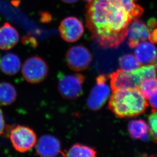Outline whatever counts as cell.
Segmentation results:
<instances>
[{
  "mask_svg": "<svg viewBox=\"0 0 157 157\" xmlns=\"http://www.w3.org/2000/svg\"><path fill=\"white\" fill-rule=\"evenodd\" d=\"M148 105L139 87H129L113 91L108 108L117 117L123 118L144 113Z\"/></svg>",
  "mask_w": 157,
  "mask_h": 157,
  "instance_id": "obj_2",
  "label": "cell"
},
{
  "mask_svg": "<svg viewBox=\"0 0 157 157\" xmlns=\"http://www.w3.org/2000/svg\"><path fill=\"white\" fill-rule=\"evenodd\" d=\"M85 1L87 2V3H89V2H90L92 1V0H85Z\"/></svg>",
  "mask_w": 157,
  "mask_h": 157,
  "instance_id": "obj_31",
  "label": "cell"
},
{
  "mask_svg": "<svg viewBox=\"0 0 157 157\" xmlns=\"http://www.w3.org/2000/svg\"><path fill=\"white\" fill-rule=\"evenodd\" d=\"M5 123L3 111L0 108V136L3 133L5 129Z\"/></svg>",
  "mask_w": 157,
  "mask_h": 157,
  "instance_id": "obj_26",
  "label": "cell"
},
{
  "mask_svg": "<svg viewBox=\"0 0 157 157\" xmlns=\"http://www.w3.org/2000/svg\"><path fill=\"white\" fill-rule=\"evenodd\" d=\"M58 83V90L61 96L66 99L74 100L83 93L82 85L85 77L82 74H65L60 73Z\"/></svg>",
  "mask_w": 157,
  "mask_h": 157,
  "instance_id": "obj_3",
  "label": "cell"
},
{
  "mask_svg": "<svg viewBox=\"0 0 157 157\" xmlns=\"http://www.w3.org/2000/svg\"><path fill=\"white\" fill-rule=\"evenodd\" d=\"M148 123L150 135L157 144V110H152V113L148 117Z\"/></svg>",
  "mask_w": 157,
  "mask_h": 157,
  "instance_id": "obj_22",
  "label": "cell"
},
{
  "mask_svg": "<svg viewBox=\"0 0 157 157\" xmlns=\"http://www.w3.org/2000/svg\"><path fill=\"white\" fill-rule=\"evenodd\" d=\"M136 48L135 56L140 64L148 65L154 63L157 58V50L153 44L144 41Z\"/></svg>",
  "mask_w": 157,
  "mask_h": 157,
  "instance_id": "obj_13",
  "label": "cell"
},
{
  "mask_svg": "<svg viewBox=\"0 0 157 157\" xmlns=\"http://www.w3.org/2000/svg\"><path fill=\"white\" fill-rule=\"evenodd\" d=\"M148 39L151 43H157V28L155 29L153 31L151 32L148 37Z\"/></svg>",
  "mask_w": 157,
  "mask_h": 157,
  "instance_id": "obj_27",
  "label": "cell"
},
{
  "mask_svg": "<svg viewBox=\"0 0 157 157\" xmlns=\"http://www.w3.org/2000/svg\"><path fill=\"white\" fill-rule=\"evenodd\" d=\"M21 73L25 79L29 83L37 84L43 82L48 77V67L42 58L32 56L24 63Z\"/></svg>",
  "mask_w": 157,
  "mask_h": 157,
  "instance_id": "obj_4",
  "label": "cell"
},
{
  "mask_svg": "<svg viewBox=\"0 0 157 157\" xmlns=\"http://www.w3.org/2000/svg\"><path fill=\"white\" fill-rule=\"evenodd\" d=\"M97 151L91 147L76 144L72 146L64 156L68 157H96Z\"/></svg>",
  "mask_w": 157,
  "mask_h": 157,
  "instance_id": "obj_19",
  "label": "cell"
},
{
  "mask_svg": "<svg viewBox=\"0 0 157 157\" xmlns=\"http://www.w3.org/2000/svg\"><path fill=\"white\" fill-rule=\"evenodd\" d=\"M113 91L119 89L137 87L132 72L119 69L110 75Z\"/></svg>",
  "mask_w": 157,
  "mask_h": 157,
  "instance_id": "obj_11",
  "label": "cell"
},
{
  "mask_svg": "<svg viewBox=\"0 0 157 157\" xmlns=\"http://www.w3.org/2000/svg\"><path fill=\"white\" fill-rule=\"evenodd\" d=\"M17 91L15 87L8 82H0V105L8 106L17 99Z\"/></svg>",
  "mask_w": 157,
  "mask_h": 157,
  "instance_id": "obj_16",
  "label": "cell"
},
{
  "mask_svg": "<svg viewBox=\"0 0 157 157\" xmlns=\"http://www.w3.org/2000/svg\"><path fill=\"white\" fill-rule=\"evenodd\" d=\"M157 70L154 65H147L140 67L137 70L132 71L137 87H139L144 80L157 76Z\"/></svg>",
  "mask_w": 157,
  "mask_h": 157,
  "instance_id": "obj_17",
  "label": "cell"
},
{
  "mask_svg": "<svg viewBox=\"0 0 157 157\" xmlns=\"http://www.w3.org/2000/svg\"><path fill=\"white\" fill-rule=\"evenodd\" d=\"M119 64L122 69L130 72L137 70L141 65L136 57L131 54H126L121 57Z\"/></svg>",
  "mask_w": 157,
  "mask_h": 157,
  "instance_id": "obj_20",
  "label": "cell"
},
{
  "mask_svg": "<svg viewBox=\"0 0 157 157\" xmlns=\"http://www.w3.org/2000/svg\"><path fill=\"white\" fill-rule=\"evenodd\" d=\"M10 139L12 146L19 153L28 151L37 142V135L27 126L18 125L11 131Z\"/></svg>",
  "mask_w": 157,
  "mask_h": 157,
  "instance_id": "obj_5",
  "label": "cell"
},
{
  "mask_svg": "<svg viewBox=\"0 0 157 157\" xmlns=\"http://www.w3.org/2000/svg\"><path fill=\"white\" fill-rule=\"evenodd\" d=\"M85 17L92 39L104 48L122 44L133 19L113 0H92L86 6Z\"/></svg>",
  "mask_w": 157,
  "mask_h": 157,
  "instance_id": "obj_1",
  "label": "cell"
},
{
  "mask_svg": "<svg viewBox=\"0 0 157 157\" xmlns=\"http://www.w3.org/2000/svg\"><path fill=\"white\" fill-rule=\"evenodd\" d=\"M19 41L17 30L9 23L6 22L0 28V49L4 51L11 49Z\"/></svg>",
  "mask_w": 157,
  "mask_h": 157,
  "instance_id": "obj_12",
  "label": "cell"
},
{
  "mask_svg": "<svg viewBox=\"0 0 157 157\" xmlns=\"http://www.w3.org/2000/svg\"><path fill=\"white\" fill-rule=\"evenodd\" d=\"M157 87V78L154 77L144 80L141 83L139 88L145 99H148L151 94Z\"/></svg>",
  "mask_w": 157,
  "mask_h": 157,
  "instance_id": "obj_21",
  "label": "cell"
},
{
  "mask_svg": "<svg viewBox=\"0 0 157 157\" xmlns=\"http://www.w3.org/2000/svg\"><path fill=\"white\" fill-rule=\"evenodd\" d=\"M61 1L64 2V3L72 4V3H75L78 0H61Z\"/></svg>",
  "mask_w": 157,
  "mask_h": 157,
  "instance_id": "obj_29",
  "label": "cell"
},
{
  "mask_svg": "<svg viewBox=\"0 0 157 157\" xmlns=\"http://www.w3.org/2000/svg\"><path fill=\"white\" fill-rule=\"evenodd\" d=\"M108 77L100 75L96 78V85L92 89L87 100V105L91 110L96 111L104 105L109 96L110 88L106 84Z\"/></svg>",
  "mask_w": 157,
  "mask_h": 157,
  "instance_id": "obj_7",
  "label": "cell"
},
{
  "mask_svg": "<svg viewBox=\"0 0 157 157\" xmlns=\"http://www.w3.org/2000/svg\"><path fill=\"white\" fill-rule=\"evenodd\" d=\"M151 32V30L143 21L138 18L134 19L129 25L128 44L131 48H136L141 42L148 39Z\"/></svg>",
  "mask_w": 157,
  "mask_h": 157,
  "instance_id": "obj_9",
  "label": "cell"
},
{
  "mask_svg": "<svg viewBox=\"0 0 157 157\" xmlns=\"http://www.w3.org/2000/svg\"><path fill=\"white\" fill-rule=\"evenodd\" d=\"M149 103L150 105L154 110H157V87L153 90L150 98H149Z\"/></svg>",
  "mask_w": 157,
  "mask_h": 157,
  "instance_id": "obj_23",
  "label": "cell"
},
{
  "mask_svg": "<svg viewBox=\"0 0 157 157\" xmlns=\"http://www.w3.org/2000/svg\"><path fill=\"white\" fill-rule=\"evenodd\" d=\"M117 3L132 19H136L141 16L144 10L137 3V0H113Z\"/></svg>",
  "mask_w": 157,
  "mask_h": 157,
  "instance_id": "obj_18",
  "label": "cell"
},
{
  "mask_svg": "<svg viewBox=\"0 0 157 157\" xmlns=\"http://www.w3.org/2000/svg\"><path fill=\"white\" fill-rule=\"evenodd\" d=\"M66 59L71 70L77 72L86 69L92 61V55L89 49L80 45L69 48L66 55Z\"/></svg>",
  "mask_w": 157,
  "mask_h": 157,
  "instance_id": "obj_6",
  "label": "cell"
},
{
  "mask_svg": "<svg viewBox=\"0 0 157 157\" xmlns=\"http://www.w3.org/2000/svg\"><path fill=\"white\" fill-rule=\"evenodd\" d=\"M0 60H1V59H0Z\"/></svg>",
  "mask_w": 157,
  "mask_h": 157,
  "instance_id": "obj_32",
  "label": "cell"
},
{
  "mask_svg": "<svg viewBox=\"0 0 157 157\" xmlns=\"http://www.w3.org/2000/svg\"><path fill=\"white\" fill-rule=\"evenodd\" d=\"M148 26L147 27L149 28L150 30H151L157 27V20L156 18H151L149 19L148 21V24H147Z\"/></svg>",
  "mask_w": 157,
  "mask_h": 157,
  "instance_id": "obj_28",
  "label": "cell"
},
{
  "mask_svg": "<svg viewBox=\"0 0 157 157\" xmlns=\"http://www.w3.org/2000/svg\"><path fill=\"white\" fill-rule=\"evenodd\" d=\"M148 126L142 120L131 121L128 124V131L131 137L134 140L147 141L148 138Z\"/></svg>",
  "mask_w": 157,
  "mask_h": 157,
  "instance_id": "obj_15",
  "label": "cell"
},
{
  "mask_svg": "<svg viewBox=\"0 0 157 157\" xmlns=\"http://www.w3.org/2000/svg\"><path fill=\"white\" fill-rule=\"evenodd\" d=\"M59 30L63 40L73 43L79 40L83 35L84 27L82 21L77 18L69 17L61 21Z\"/></svg>",
  "mask_w": 157,
  "mask_h": 157,
  "instance_id": "obj_8",
  "label": "cell"
},
{
  "mask_svg": "<svg viewBox=\"0 0 157 157\" xmlns=\"http://www.w3.org/2000/svg\"><path fill=\"white\" fill-rule=\"evenodd\" d=\"M22 43H27V44H30L32 45V46L33 47H35L37 45V41L33 37H28V36H25L23 37L22 38Z\"/></svg>",
  "mask_w": 157,
  "mask_h": 157,
  "instance_id": "obj_24",
  "label": "cell"
},
{
  "mask_svg": "<svg viewBox=\"0 0 157 157\" xmlns=\"http://www.w3.org/2000/svg\"><path fill=\"white\" fill-rule=\"evenodd\" d=\"M52 17L48 12H42L41 14L40 21L42 22H49L52 21Z\"/></svg>",
  "mask_w": 157,
  "mask_h": 157,
  "instance_id": "obj_25",
  "label": "cell"
},
{
  "mask_svg": "<svg viewBox=\"0 0 157 157\" xmlns=\"http://www.w3.org/2000/svg\"><path fill=\"white\" fill-rule=\"evenodd\" d=\"M36 152L41 157H55L61 153V143L52 135H43L36 144Z\"/></svg>",
  "mask_w": 157,
  "mask_h": 157,
  "instance_id": "obj_10",
  "label": "cell"
},
{
  "mask_svg": "<svg viewBox=\"0 0 157 157\" xmlns=\"http://www.w3.org/2000/svg\"><path fill=\"white\" fill-rule=\"evenodd\" d=\"M154 66H155V68H156V70H157V59H156V61L155 62V63H154Z\"/></svg>",
  "mask_w": 157,
  "mask_h": 157,
  "instance_id": "obj_30",
  "label": "cell"
},
{
  "mask_svg": "<svg viewBox=\"0 0 157 157\" xmlns=\"http://www.w3.org/2000/svg\"><path fill=\"white\" fill-rule=\"evenodd\" d=\"M21 63L19 57L12 52L6 53L0 60V69L7 75L17 74L21 69Z\"/></svg>",
  "mask_w": 157,
  "mask_h": 157,
  "instance_id": "obj_14",
  "label": "cell"
}]
</instances>
